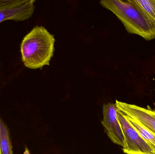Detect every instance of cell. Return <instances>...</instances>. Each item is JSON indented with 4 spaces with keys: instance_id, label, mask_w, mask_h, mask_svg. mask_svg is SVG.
Instances as JSON below:
<instances>
[{
    "instance_id": "obj_1",
    "label": "cell",
    "mask_w": 155,
    "mask_h": 154,
    "mask_svg": "<svg viewBox=\"0 0 155 154\" xmlns=\"http://www.w3.org/2000/svg\"><path fill=\"white\" fill-rule=\"evenodd\" d=\"M100 4L112 11L129 33L147 41L155 39V22L134 0H103Z\"/></svg>"
},
{
    "instance_id": "obj_2",
    "label": "cell",
    "mask_w": 155,
    "mask_h": 154,
    "mask_svg": "<svg viewBox=\"0 0 155 154\" xmlns=\"http://www.w3.org/2000/svg\"><path fill=\"white\" fill-rule=\"evenodd\" d=\"M55 39L43 26L35 27L23 39L21 45L22 61L31 69L50 65L54 52Z\"/></svg>"
},
{
    "instance_id": "obj_3",
    "label": "cell",
    "mask_w": 155,
    "mask_h": 154,
    "mask_svg": "<svg viewBox=\"0 0 155 154\" xmlns=\"http://www.w3.org/2000/svg\"><path fill=\"white\" fill-rule=\"evenodd\" d=\"M117 118L124 137L125 146L123 148L124 153L155 154L154 148L140 136L124 114L118 109Z\"/></svg>"
},
{
    "instance_id": "obj_4",
    "label": "cell",
    "mask_w": 155,
    "mask_h": 154,
    "mask_svg": "<svg viewBox=\"0 0 155 154\" xmlns=\"http://www.w3.org/2000/svg\"><path fill=\"white\" fill-rule=\"evenodd\" d=\"M35 2V0H0V23L28 20L34 12Z\"/></svg>"
},
{
    "instance_id": "obj_5",
    "label": "cell",
    "mask_w": 155,
    "mask_h": 154,
    "mask_svg": "<svg viewBox=\"0 0 155 154\" xmlns=\"http://www.w3.org/2000/svg\"><path fill=\"white\" fill-rule=\"evenodd\" d=\"M103 114L101 124L106 134L114 143L123 148L125 146L124 137L117 118V109L115 105L111 103L104 104Z\"/></svg>"
},
{
    "instance_id": "obj_6",
    "label": "cell",
    "mask_w": 155,
    "mask_h": 154,
    "mask_svg": "<svg viewBox=\"0 0 155 154\" xmlns=\"http://www.w3.org/2000/svg\"><path fill=\"white\" fill-rule=\"evenodd\" d=\"M117 108L126 115L138 120L143 125L155 134V115L149 106L143 108L135 105L116 100Z\"/></svg>"
},
{
    "instance_id": "obj_7",
    "label": "cell",
    "mask_w": 155,
    "mask_h": 154,
    "mask_svg": "<svg viewBox=\"0 0 155 154\" xmlns=\"http://www.w3.org/2000/svg\"><path fill=\"white\" fill-rule=\"evenodd\" d=\"M0 154H13L10 132L0 117Z\"/></svg>"
},
{
    "instance_id": "obj_8",
    "label": "cell",
    "mask_w": 155,
    "mask_h": 154,
    "mask_svg": "<svg viewBox=\"0 0 155 154\" xmlns=\"http://www.w3.org/2000/svg\"><path fill=\"white\" fill-rule=\"evenodd\" d=\"M124 114V113H123ZM125 115V114H124ZM133 127L140 136L155 150V134L143 125L138 120L125 115Z\"/></svg>"
},
{
    "instance_id": "obj_9",
    "label": "cell",
    "mask_w": 155,
    "mask_h": 154,
    "mask_svg": "<svg viewBox=\"0 0 155 154\" xmlns=\"http://www.w3.org/2000/svg\"><path fill=\"white\" fill-rule=\"evenodd\" d=\"M155 22V0H134Z\"/></svg>"
},
{
    "instance_id": "obj_10",
    "label": "cell",
    "mask_w": 155,
    "mask_h": 154,
    "mask_svg": "<svg viewBox=\"0 0 155 154\" xmlns=\"http://www.w3.org/2000/svg\"><path fill=\"white\" fill-rule=\"evenodd\" d=\"M23 154H30L29 150H28V148H27V147H26V148H25V151Z\"/></svg>"
},
{
    "instance_id": "obj_11",
    "label": "cell",
    "mask_w": 155,
    "mask_h": 154,
    "mask_svg": "<svg viewBox=\"0 0 155 154\" xmlns=\"http://www.w3.org/2000/svg\"><path fill=\"white\" fill-rule=\"evenodd\" d=\"M153 112L154 114L155 115V110H153Z\"/></svg>"
}]
</instances>
